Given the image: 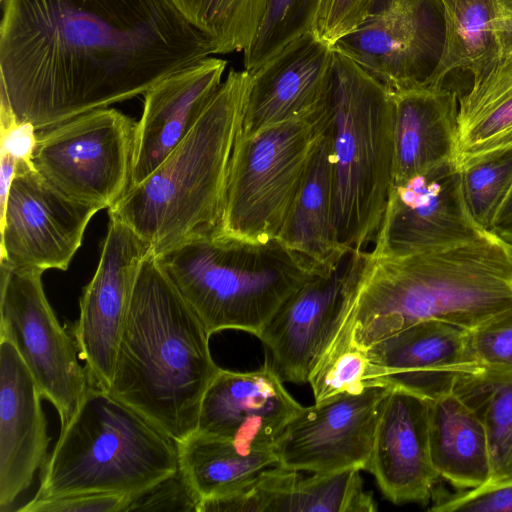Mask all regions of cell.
<instances>
[{
    "instance_id": "6da1fadb",
    "label": "cell",
    "mask_w": 512,
    "mask_h": 512,
    "mask_svg": "<svg viewBox=\"0 0 512 512\" xmlns=\"http://www.w3.org/2000/svg\"><path fill=\"white\" fill-rule=\"evenodd\" d=\"M1 102L37 131L144 94L210 55L174 0H3Z\"/></svg>"
},
{
    "instance_id": "7a4b0ae2",
    "label": "cell",
    "mask_w": 512,
    "mask_h": 512,
    "mask_svg": "<svg viewBox=\"0 0 512 512\" xmlns=\"http://www.w3.org/2000/svg\"><path fill=\"white\" fill-rule=\"evenodd\" d=\"M511 313L512 246L490 232L406 256L365 250L320 362L347 347L366 350L421 321L472 331Z\"/></svg>"
},
{
    "instance_id": "3957f363",
    "label": "cell",
    "mask_w": 512,
    "mask_h": 512,
    "mask_svg": "<svg viewBox=\"0 0 512 512\" xmlns=\"http://www.w3.org/2000/svg\"><path fill=\"white\" fill-rule=\"evenodd\" d=\"M210 336L152 251L139 271L109 392L183 441L197 430L203 396L220 369Z\"/></svg>"
},
{
    "instance_id": "277c9868",
    "label": "cell",
    "mask_w": 512,
    "mask_h": 512,
    "mask_svg": "<svg viewBox=\"0 0 512 512\" xmlns=\"http://www.w3.org/2000/svg\"><path fill=\"white\" fill-rule=\"evenodd\" d=\"M251 75L230 70L201 117L172 153L108 209L155 254L218 225L240 137Z\"/></svg>"
},
{
    "instance_id": "5b68a950",
    "label": "cell",
    "mask_w": 512,
    "mask_h": 512,
    "mask_svg": "<svg viewBox=\"0 0 512 512\" xmlns=\"http://www.w3.org/2000/svg\"><path fill=\"white\" fill-rule=\"evenodd\" d=\"M210 335L261 333L281 306L315 273L274 238L249 242L217 229L197 231L156 254Z\"/></svg>"
},
{
    "instance_id": "8992f818",
    "label": "cell",
    "mask_w": 512,
    "mask_h": 512,
    "mask_svg": "<svg viewBox=\"0 0 512 512\" xmlns=\"http://www.w3.org/2000/svg\"><path fill=\"white\" fill-rule=\"evenodd\" d=\"M178 471L173 439L109 391L90 386L61 428L32 499L91 493L134 499Z\"/></svg>"
},
{
    "instance_id": "52a82bcc",
    "label": "cell",
    "mask_w": 512,
    "mask_h": 512,
    "mask_svg": "<svg viewBox=\"0 0 512 512\" xmlns=\"http://www.w3.org/2000/svg\"><path fill=\"white\" fill-rule=\"evenodd\" d=\"M329 102L338 235L367 250L393 184V94L335 50Z\"/></svg>"
},
{
    "instance_id": "ba28073f",
    "label": "cell",
    "mask_w": 512,
    "mask_h": 512,
    "mask_svg": "<svg viewBox=\"0 0 512 512\" xmlns=\"http://www.w3.org/2000/svg\"><path fill=\"white\" fill-rule=\"evenodd\" d=\"M331 123L328 97L307 116L240 136L217 231L257 243L276 238Z\"/></svg>"
},
{
    "instance_id": "9c48e42d",
    "label": "cell",
    "mask_w": 512,
    "mask_h": 512,
    "mask_svg": "<svg viewBox=\"0 0 512 512\" xmlns=\"http://www.w3.org/2000/svg\"><path fill=\"white\" fill-rule=\"evenodd\" d=\"M136 124L112 108L75 116L39 131L33 165L68 198L109 209L131 185Z\"/></svg>"
},
{
    "instance_id": "30bf717a",
    "label": "cell",
    "mask_w": 512,
    "mask_h": 512,
    "mask_svg": "<svg viewBox=\"0 0 512 512\" xmlns=\"http://www.w3.org/2000/svg\"><path fill=\"white\" fill-rule=\"evenodd\" d=\"M42 274L0 261V337L15 346L63 428L91 385L74 338L48 302Z\"/></svg>"
},
{
    "instance_id": "8fae6325",
    "label": "cell",
    "mask_w": 512,
    "mask_h": 512,
    "mask_svg": "<svg viewBox=\"0 0 512 512\" xmlns=\"http://www.w3.org/2000/svg\"><path fill=\"white\" fill-rule=\"evenodd\" d=\"M445 40L440 0H372L334 49L391 93L430 86Z\"/></svg>"
},
{
    "instance_id": "7c38bea8",
    "label": "cell",
    "mask_w": 512,
    "mask_h": 512,
    "mask_svg": "<svg viewBox=\"0 0 512 512\" xmlns=\"http://www.w3.org/2000/svg\"><path fill=\"white\" fill-rule=\"evenodd\" d=\"M488 231L466 204L453 160L393 183L369 253L406 256L475 240Z\"/></svg>"
},
{
    "instance_id": "4fadbf2b",
    "label": "cell",
    "mask_w": 512,
    "mask_h": 512,
    "mask_svg": "<svg viewBox=\"0 0 512 512\" xmlns=\"http://www.w3.org/2000/svg\"><path fill=\"white\" fill-rule=\"evenodd\" d=\"M98 211L65 196L33 164L17 163L0 213V261L43 272L67 270Z\"/></svg>"
},
{
    "instance_id": "5bb4252c",
    "label": "cell",
    "mask_w": 512,
    "mask_h": 512,
    "mask_svg": "<svg viewBox=\"0 0 512 512\" xmlns=\"http://www.w3.org/2000/svg\"><path fill=\"white\" fill-rule=\"evenodd\" d=\"M152 245L109 217L99 264L79 301L73 327L79 358L91 386L109 391L118 347L143 261Z\"/></svg>"
},
{
    "instance_id": "9a60e30c",
    "label": "cell",
    "mask_w": 512,
    "mask_h": 512,
    "mask_svg": "<svg viewBox=\"0 0 512 512\" xmlns=\"http://www.w3.org/2000/svg\"><path fill=\"white\" fill-rule=\"evenodd\" d=\"M391 388L371 385L303 406L276 442L279 465L311 473L366 470L380 410Z\"/></svg>"
},
{
    "instance_id": "2e32d148",
    "label": "cell",
    "mask_w": 512,
    "mask_h": 512,
    "mask_svg": "<svg viewBox=\"0 0 512 512\" xmlns=\"http://www.w3.org/2000/svg\"><path fill=\"white\" fill-rule=\"evenodd\" d=\"M365 250H351L334 269L315 273L257 336L285 382L308 383L357 279Z\"/></svg>"
},
{
    "instance_id": "e0dca14e",
    "label": "cell",
    "mask_w": 512,
    "mask_h": 512,
    "mask_svg": "<svg viewBox=\"0 0 512 512\" xmlns=\"http://www.w3.org/2000/svg\"><path fill=\"white\" fill-rule=\"evenodd\" d=\"M375 367V384L398 387L429 401L452 393L456 381L480 365L471 331L426 320L402 329L365 350Z\"/></svg>"
},
{
    "instance_id": "ac0fdd59",
    "label": "cell",
    "mask_w": 512,
    "mask_h": 512,
    "mask_svg": "<svg viewBox=\"0 0 512 512\" xmlns=\"http://www.w3.org/2000/svg\"><path fill=\"white\" fill-rule=\"evenodd\" d=\"M283 383L267 360L253 371L220 368L203 396L196 431L248 448L273 449L303 407Z\"/></svg>"
},
{
    "instance_id": "d6986e66",
    "label": "cell",
    "mask_w": 512,
    "mask_h": 512,
    "mask_svg": "<svg viewBox=\"0 0 512 512\" xmlns=\"http://www.w3.org/2000/svg\"><path fill=\"white\" fill-rule=\"evenodd\" d=\"M335 50L314 31L285 46L251 75L240 136L307 116L328 100Z\"/></svg>"
},
{
    "instance_id": "ffe728a7",
    "label": "cell",
    "mask_w": 512,
    "mask_h": 512,
    "mask_svg": "<svg viewBox=\"0 0 512 512\" xmlns=\"http://www.w3.org/2000/svg\"><path fill=\"white\" fill-rule=\"evenodd\" d=\"M41 398L15 346L0 337V512L16 511L48 461Z\"/></svg>"
},
{
    "instance_id": "44dd1931",
    "label": "cell",
    "mask_w": 512,
    "mask_h": 512,
    "mask_svg": "<svg viewBox=\"0 0 512 512\" xmlns=\"http://www.w3.org/2000/svg\"><path fill=\"white\" fill-rule=\"evenodd\" d=\"M430 401L392 387L383 401L367 469L395 504H427L440 479L429 444Z\"/></svg>"
},
{
    "instance_id": "7402d4cb",
    "label": "cell",
    "mask_w": 512,
    "mask_h": 512,
    "mask_svg": "<svg viewBox=\"0 0 512 512\" xmlns=\"http://www.w3.org/2000/svg\"><path fill=\"white\" fill-rule=\"evenodd\" d=\"M227 62L206 57L144 93L136 124L131 186L146 179L195 126L222 83Z\"/></svg>"
},
{
    "instance_id": "603a6c76",
    "label": "cell",
    "mask_w": 512,
    "mask_h": 512,
    "mask_svg": "<svg viewBox=\"0 0 512 512\" xmlns=\"http://www.w3.org/2000/svg\"><path fill=\"white\" fill-rule=\"evenodd\" d=\"M392 94L393 183L453 160L459 103L457 92L443 84Z\"/></svg>"
},
{
    "instance_id": "cb8c5ba5",
    "label": "cell",
    "mask_w": 512,
    "mask_h": 512,
    "mask_svg": "<svg viewBox=\"0 0 512 512\" xmlns=\"http://www.w3.org/2000/svg\"><path fill=\"white\" fill-rule=\"evenodd\" d=\"M276 238L318 272L336 268L353 250L341 243L336 225L331 127Z\"/></svg>"
},
{
    "instance_id": "d4e9b609",
    "label": "cell",
    "mask_w": 512,
    "mask_h": 512,
    "mask_svg": "<svg viewBox=\"0 0 512 512\" xmlns=\"http://www.w3.org/2000/svg\"><path fill=\"white\" fill-rule=\"evenodd\" d=\"M512 59V0H458L445 16V40L430 86L453 71L473 79Z\"/></svg>"
},
{
    "instance_id": "484cf974",
    "label": "cell",
    "mask_w": 512,
    "mask_h": 512,
    "mask_svg": "<svg viewBox=\"0 0 512 512\" xmlns=\"http://www.w3.org/2000/svg\"><path fill=\"white\" fill-rule=\"evenodd\" d=\"M429 444L439 478L459 490L485 486L491 476L482 421L455 393L430 401Z\"/></svg>"
},
{
    "instance_id": "4316f807",
    "label": "cell",
    "mask_w": 512,
    "mask_h": 512,
    "mask_svg": "<svg viewBox=\"0 0 512 512\" xmlns=\"http://www.w3.org/2000/svg\"><path fill=\"white\" fill-rule=\"evenodd\" d=\"M176 444L180 471L199 502L240 491L279 464L274 448H248L198 431Z\"/></svg>"
},
{
    "instance_id": "83f0119b",
    "label": "cell",
    "mask_w": 512,
    "mask_h": 512,
    "mask_svg": "<svg viewBox=\"0 0 512 512\" xmlns=\"http://www.w3.org/2000/svg\"><path fill=\"white\" fill-rule=\"evenodd\" d=\"M512 146V59L473 79L459 97L454 162Z\"/></svg>"
},
{
    "instance_id": "f1b7e54d",
    "label": "cell",
    "mask_w": 512,
    "mask_h": 512,
    "mask_svg": "<svg viewBox=\"0 0 512 512\" xmlns=\"http://www.w3.org/2000/svg\"><path fill=\"white\" fill-rule=\"evenodd\" d=\"M359 469L314 472L274 467L269 512H374L376 502L365 491Z\"/></svg>"
},
{
    "instance_id": "f546056e",
    "label": "cell",
    "mask_w": 512,
    "mask_h": 512,
    "mask_svg": "<svg viewBox=\"0 0 512 512\" xmlns=\"http://www.w3.org/2000/svg\"><path fill=\"white\" fill-rule=\"evenodd\" d=\"M453 393L484 425L491 463L486 485L512 481V371L479 366L456 381Z\"/></svg>"
},
{
    "instance_id": "4dcf8cb0",
    "label": "cell",
    "mask_w": 512,
    "mask_h": 512,
    "mask_svg": "<svg viewBox=\"0 0 512 512\" xmlns=\"http://www.w3.org/2000/svg\"><path fill=\"white\" fill-rule=\"evenodd\" d=\"M210 40L214 55L244 51L261 22L266 0H174Z\"/></svg>"
},
{
    "instance_id": "1f68e13d",
    "label": "cell",
    "mask_w": 512,
    "mask_h": 512,
    "mask_svg": "<svg viewBox=\"0 0 512 512\" xmlns=\"http://www.w3.org/2000/svg\"><path fill=\"white\" fill-rule=\"evenodd\" d=\"M323 0H266L265 10L252 41L244 52L250 74L301 35L313 31Z\"/></svg>"
},
{
    "instance_id": "d6a6232c",
    "label": "cell",
    "mask_w": 512,
    "mask_h": 512,
    "mask_svg": "<svg viewBox=\"0 0 512 512\" xmlns=\"http://www.w3.org/2000/svg\"><path fill=\"white\" fill-rule=\"evenodd\" d=\"M459 169L468 209L476 223L489 232L512 187V146L473 158Z\"/></svg>"
},
{
    "instance_id": "836d02e7",
    "label": "cell",
    "mask_w": 512,
    "mask_h": 512,
    "mask_svg": "<svg viewBox=\"0 0 512 512\" xmlns=\"http://www.w3.org/2000/svg\"><path fill=\"white\" fill-rule=\"evenodd\" d=\"M375 367L365 350L347 347L323 360L312 372L308 383L315 403L342 393L359 392L374 383Z\"/></svg>"
},
{
    "instance_id": "e575fe53",
    "label": "cell",
    "mask_w": 512,
    "mask_h": 512,
    "mask_svg": "<svg viewBox=\"0 0 512 512\" xmlns=\"http://www.w3.org/2000/svg\"><path fill=\"white\" fill-rule=\"evenodd\" d=\"M480 366L512 371V313L471 331Z\"/></svg>"
},
{
    "instance_id": "d590c367",
    "label": "cell",
    "mask_w": 512,
    "mask_h": 512,
    "mask_svg": "<svg viewBox=\"0 0 512 512\" xmlns=\"http://www.w3.org/2000/svg\"><path fill=\"white\" fill-rule=\"evenodd\" d=\"M434 512H512V481L434 498Z\"/></svg>"
},
{
    "instance_id": "8d00e7d4",
    "label": "cell",
    "mask_w": 512,
    "mask_h": 512,
    "mask_svg": "<svg viewBox=\"0 0 512 512\" xmlns=\"http://www.w3.org/2000/svg\"><path fill=\"white\" fill-rule=\"evenodd\" d=\"M133 496L121 493L75 494L31 499L19 512H122L128 511Z\"/></svg>"
},
{
    "instance_id": "74e56055",
    "label": "cell",
    "mask_w": 512,
    "mask_h": 512,
    "mask_svg": "<svg viewBox=\"0 0 512 512\" xmlns=\"http://www.w3.org/2000/svg\"><path fill=\"white\" fill-rule=\"evenodd\" d=\"M372 0H323L314 26L315 34L334 45L364 19Z\"/></svg>"
},
{
    "instance_id": "f35d334b",
    "label": "cell",
    "mask_w": 512,
    "mask_h": 512,
    "mask_svg": "<svg viewBox=\"0 0 512 512\" xmlns=\"http://www.w3.org/2000/svg\"><path fill=\"white\" fill-rule=\"evenodd\" d=\"M198 498L179 471L147 492L135 497L128 511H197Z\"/></svg>"
},
{
    "instance_id": "ab89813d",
    "label": "cell",
    "mask_w": 512,
    "mask_h": 512,
    "mask_svg": "<svg viewBox=\"0 0 512 512\" xmlns=\"http://www.w3.org/2000/svg\"><path fill=\"white\" fill-rule=\"evenodd\" d=\"M0 119V153L12 156L17 163L33 164L37 130L30 123L17 122L4 102H1Z\"/></svg>"
},
{
    "instance_id": "60d3db41",
    "label": "cell",
    "mask_w": 512,
    "mask_h": 512,
    "mask_svg": "<svg viewBox=\"0 0 512 512\" xmlns=\"http://www.w3.org/2000/svg\"><path fill=\"white\" fill-rule=\"evenodd\" d=\"M489 232L512 246V187L497 212Z\"/></svg>"
},
{
    "instance_id": "b9f144b4",
    "label": "cell",
    "mask_w": 512,
    "mask_h": 512,
    "mask_svg": "<svg viewBox=\"0 0 512 512\" xmlns=\"http://www.w3.org/2000/svg\"><path fill=\"white\" fill-rule=\"evenodd\" d=\"M457 1L458 0H440L444 9V17L449 15L453 11Z\"/></svg>"
}]
</instances>
